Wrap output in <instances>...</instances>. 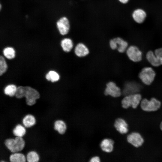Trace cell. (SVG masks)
<instances>
[{"instance_id": "6da1fadb", "label": "cell", "mask_w": 162, "mask_h": 162, "mask_svg": "<svg viewBox=\"0 0 162 162\" xmlns=\"http://www.w3.org/2000/svg\"><path fill=\"white\" fill-rule=\"evenodd\" d=\"M156 76V72L152 67L145 66L139 71L138 76L144 85L149 86L154 82Z\"/></svg>"}, {"instance_id": "7a4b0ae2", "label": "cell", "mask_w": 162, "mask_h": 162, "mask_svg": "<svg viewBox=\"0 0 162 162\" xmlns=\"http://www.w3.org/2000/svg\"><path fill=\"white\" fill-rule=\"evenodd\" d=\"M142 100L141 94L139 92L125 95L121 101L122 106L124 109L130 107L136 109L140 104Z\"/></svg>"}, {"instance_id": "3957f363", "label": "cell", "mask_w": 162, "mask_h": 162, "mask_svg": "<svg viewBox=\"0 0 162 162\" xmlns=\"http://www.w3.org/2000/svg\"><path fill=\"white\" fill-rule=\"evenodd\" d=\"M4 144L11 152L15 153L22 151L24 147L25 143L22 137L16 136L14 139H6Z\"/></svg>"}, {"instance_id": "277c9868", "label": "cell", "mask_w": 162, "mask_h": 162, "mask_svg": "<svg viewBox=\"0 0 162 162\" xmlns=\"http://www.w3.org/2000/svg\"><path fill=\"white\" fill-rule=\"evenodd\" d=\"M142 109L146 112H154L158 110L160 107L161 102L154 97L149 100L146 98L142 99L140 103Z\"/></svg>"}, {"instance_id": "5b68a950", "label": "cell", "mask_w": 162, "mask_h": 162, "mask_svg": "<svg viewBox=\"0 0 162 162\" xmlns=\"http://www.w3.org/2000/svg\"><path fill=\"white\" fill-rule=\"evenodd\" d=\"M125 52L128 59L134 63H138L142 60V52L136 45H132L129 46Z\"/></svg>"}, {"instance_id": "8992f818", "label": "cell", "mask_w": 162, "mask_h": 162, "mask_svg": "<svg viewBox=\"0 0 162 162\" xmlns=\"http://www.w3.org/2000/svg\"><path fill=\"white\" fill-rule=\"evenodd\" d=\"M24 97L26 98V104L31 106L34 104L36 100L40 98V94L35 89L29 86H25Z\"/></svg>"}, {"instance_id": "52a82bcc", "label": "cell", "mask_w": 162, "mask_h": 162, "mask_svg": "<svg viewBox=\"0 0 162 162\" xmlns=\"http://www.w3.org/2000/svg\"><path fill=\"white\" fill-rule=\"evenodd\" d=\"M56 26L59 33L62 35L68 34L70 29V23L68 18L65 16L59 18L56 22Z\"/></svg>"}, {"instance_id": "ba28073f", "label": "cell", "mask_w": 162, "mask_h": 162, "mask_svg": "<svg viewBox=\"0 0 162 162\" xmlns=\"http://www.w3.org/2000/svg\"><path fill=\"white\" fill-rule=\"evenodd\" d=\"M104 94L105 95H110L113 97L117 98L121 96L122 92L120 88L115 82L110 81L106 84Z\"/></svg>"}, {"instance_id": "9c48e42d", "label": "cell", "mask_w": 162, "mask_h": 162, "mask_svg": "<svg viewBox=\"0 0 162 162\" xmlns=\"http://www.w3.org/2000/svg\"><path fill=\"white\" fill-rule=\"evenodd\" d=\"M127 139L129 143L136 148L141 146L144 142V139L142 136L136 132H132L129 134Z\"/></svg>"}, {"instance_id": "30bf717a", "label": "cell", "mask_w": 162, "mask_h": 162, "mask_svg": "<svg viewBox=\"0 0 162 162\" xmlns=\"http://www.w3.org/2000/svg\"><path fill=\"white\" fill-rule=\"evenodd\" d=\"M114 126L116 130L121 134H125L128 131V124L123 118H119L116 119L114 123Z\"/></svg>"}, {"instance_id": "8fae6325", "label": "cell", "mask_w": 162, "mask_h": 162, "mask_svg": "<svg viewBox=\"0 0 162 162\" xmlns=\"http://www.w3.org/2000/svg\"><path fill=\"white\" fill-rule=\"evenodd\" d=\"M132 16L133 19L136 23L141 24L145 20L147 14L144 10L139 8L133 11Z\"/></svg>"}, {"instance_id": "7c38bea8", "label": "cell", "mask_w": 162, "mask_h": 162, "mask_svg": "<svg viewBox=\"0 0 162 162\" xmlns=\"http://www.w3.org/2000/svg\"><path fill=\"white\" fill-rule=\"evenodd\" d=\"M89 52L87 46L83 43H79L76 46L74 53L77 56L79 57H85L87 56Z\"/></svg>"}, {"instance_id": "4fadbf2b", "label": "cell", "mask_w": 162, "mask_h": 162, "mask_svg": "<svg viewBox=\"0 0 162 162\" xmlns=\"http://www.w3.org/2000/svg\"><path fill=\"white\" fill-rule=\"evenodd\" d=\"M114 143V141L111 139H104L100 142V148L105 152H111L113 149Z\"/></svg>"}, {"instance_id": "5bb4252c", "label": "cell", "mask_w": 162, "mask_h": 162, "mask_svg": "<svg viewBox=\"0 0 162 162\" xmlns=\"http://www.w3.org/2000/svg\"><path fill=\"white\" fill-rule=\"evenodd\" d=\"M145 56L147 61L152 67H158L161 66L153 51L152 50H148Z\"/></svg>"}, {"instance_id": "9a60e30c", "label": "cell", "mask_w": 162, "mask_h": 162, "mask_svg": "<svg viewBox=\"0 0 162 162\" xmlns=\"http://www.w3.org/2000/svg\"><path fill=\"white\" fill-rule=\"evenodd\" d=\"M114 38L117 45V49L118 52L120 53L125 52L129 46L128 42L121 37H117Z\"/></svg>"}, {"instance_id": "2e32d148", "label": "cell", "mask_w": 162, "mask_h": 162, "mask_svg": "<svg viewBox=\"0 0 162 162\" xmlns=\"http://www.w3.org/2000/svg\"><path fill=\"white\" fill-rule=\"evenodd\" d=\"M60 45L63 50L67 52H70L74 46L72 40L68 38L63 39L61 41Z\"/></svg>"}, {"instance_id": "e0dca14e", "label": "cell", "mask_w": 162, "mask_h": 162, "mask_svg": "<svg viewBox=\"0 0 162 162\" xmlns=\"http://www.w3.org/2000/svg\"><path fill=\"white\" fill-rule=\"evenodd\" d=\"M54 128L60 134L63 135L65 132L67 126L66 124L63 121L57 120L54 122Z\"/></svg>"}, {"instance_id": "ac0fdd59", "label": "cell", "mask_w": 162, "mask_h": 162, "mask_svg": "<svg viewBox=\"0 0 162 162\" xmlns=\"http://www.w3.org/2000/svg\"><path fill=\"white\" fill-rule=\"evenodd\" d=\"M22 122L25 127L28 128L33 126L35 124L36 120L33 116L28 114L23 118Z\"/></svg>"}, {"instance_id": "d6986e66", "label": "cell", "mask_w": 162, "mask_h": 162, "mask_svg": "<svg viewBox=\"0 0 162 162\" xmlns=\"http://www.w3.org/2000/svg\"><path fill=\"white\" fill-rule=\"evenodd\" d=\"M11 162H25L26 158L24 155L21 153H14L11 154L9 157Z\"/></svg>"}, {"instance_id": "ffe728a7", "label": "cell", "mask_w": 162, "mask_h": 162, "mask_svg": "<svg viewBox=\"0 0 162 162\" xmlns=\"http://www.w3.org/2000/svg\"><path fill=\"white\" fill-rule=\"evenodd\" d=\"M26 130L25 128L20 124L16 126L13 130V134L16 136L22 137L25 134Z\"/></svg>"}, {"instance_id": "44dd1931", "label": "cell", "mask_w": 162, "mask_h": 162, "mask_svg": "<svg viewBox=\"0 0 162 162\" xmlns=\"http://www.w3.org/2000/svg\"><path fill=\"white\" fill-rule=\"evenodd\" d=\"M46 79L52 82H56L60 79V76L56 71L53 70L49 71L46 75Z\"/></svg>"}, {"instance_id": "7402d4cb", "label": "cell", "mask_w": 162, "mask_h": 162, "mask_svg": "<svg viewBox=\"0 0 162 162\" xmlns=\"http://www.w3.org/2000/svg\"><path fill=\"white\" fill-rule=\"evenodd\" d=\"M17 87L14 85L10 84L7 86L4 89V93L10 97L15 95Z\"/></svg>"}, {"instance_id": "603a6c76", "label": "cell", "mask_w": 162, "mask_h": 162, "mask_svg": "<svg viewBox=\"0 0 162 162\" xmlns=\"http://www.w3.org/2000/svg\"><path fill=\"white\" fill-rule=\"evenodd\" d=\"M3 53L6 58L9 59H11L15 57V51L13 48L7 47L4 49Z\"/></svg>"}, {"instance_id": "cb8c5ba5", "label": "cell", "mask_w": 162, "mask_h": 162, "mask_svg": "<svg viewBox=\"0 0 162 162\" xmlns=\"http://www.w3.org/2000/svg\"><path fill=\"white\" fill-rule=\"evenodd\" d=\"M26 159L28 162H38L39 160V157L36 152L32 151L27 153Z\"/></svg>"}, {"instance_id": "d4e9b609", "label": "cell", "mask_w": 162, "mask_h": 162, "mask_svg": "<svg viewBox=\"0 0 162 162\" xmlns=\"http://www.w3.org/2000/svg\"><path fill=\"white\" fill-rule=\"evenodd\" d=\"M8 68V65L3 56H0V75L1 76L5 73Z\"/></svg>"}, {"instance_id": "484cf974", "label": "cell", "mask_w": 162, "mask_h": 162, "mask_svg": "<svg viewBox=\"0 0 162 162\" xmlns=\"http://www.w3.org/2000/svg\"><path fill=\"white\" fill-rule=\"evenodd\" d=\"M25 91V86H19L17 87L15 97L18 99L24 97Z\"/></svg>"}, {"instance_id": "4316f807", "label": "cell", "mask_w": 162, "mask_h": 162, "mask_svg": "<svg viewBox=\"0 0 162 162\" xmlns=\"http://www.w3.org/2000/svg\"><path fill=\"white\" fill-rule=\"evenodd\" d=\"M154 52L161 66L162 65V47L156 48Z\"/></svg>"}, {"instance_id": "83f0119b", "label": "cell", "mask_w": 162, "mask_h": 162, "mask_svg": "<svg viewBox=\"0 0 162 162\" xmlns=\"http://www.w3.org/2000/svg\"><path fill=\"white\" fill-rule=\"evenodd\" d=\"M109 44L111 49L113 50L117 49V45L114 38L110 40Z\"/></svg>"}, {"instance_id": "f1b7e54d", "label": "cell", "mask_w": 162, "mask_h": 162, "mask_svg": "<svg viewBox=\"0 0 162 162\" xmlns=\"http://www.w3.org/2000/svg\"><path fill=\"white\" fill-rule=\"evenodd\" d=\"M90 161L91 162H99L100 161V159L99 157L95 156L92 157L90 159Z\"/></svg>"}, {"instance_id": "f546056e", "label": "cell", "mask_w": 162, "mask_h": 162, "mask_svg": "<svg viewBox=\"0 0 162 162\" xmlns=\"http://www.w3.org/2000/svg\"><path fill=\"white\" fill-rule=\"evenodd\" d=\"M118 1L122 4H126L128 2L129 0H118Z\"/></svg>"}, {"instance_id": "4dcf8cb0", "label": "cell", "mask_w": 162, "mask_h": 162, "mask_svg": "<svg viewBox=\"0 0 162 162\" xmlns=\"http://www.w3.org/2000/svg\"><path fill=\"white\" fill-rule=\"evenodd\" d=\"M160 130L162 131V121L160 123Z\"/></svg>"}, {"instance_id": "1f68e13d", "label": "cell", "mask_w": 162, "mask_h": 162, "mask_svg": "<svg viewBox=\"0 0 162 162\" xmlns=\"http://www.w3.org/2000/svg\"></svg>"}]
</instances>
